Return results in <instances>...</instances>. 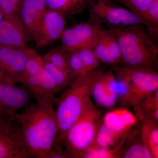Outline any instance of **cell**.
Segmentation results:
<instances>
[{
  "label": "cell",
  "instance_id": "cell-1",
  "mask_svg": "<svg viewBox=\"0 0 158 158\" xmlns=\"http://www.w3.org/2000/svg\"><path fill=\"white\" fill-rule=\"evenodd\" d=\"M53 104H30L13 113L19 125L29 158H51L59 127Z\"/></svg>",
  "mask_w": 158,
  "mask_h": 158
},
{
  "label": "cell",
  "instance_id": "cell-34",
  "mask_svg": "<svg viewBox=\"0 0 158 158\" xmlns=\"http://www.w3.org/2000/svg\"><path fill=\"white\" fill-rule=\"evenodd\" d=\"M0 80H1V81H3L5 82H6V83H7V82H6V80H5V78H4V76H3V75L2 74V73H1V72H0Z\"/></svg>",
  "mask_w": 158,
  "mask_h": 158
},
{
  "label": "cell",
  "instance_id": "cell-11",
  "mask_svg": "<svg viewBox=\"0 0 158 158\" xmlns=\"http://www.w3.org/2000/svg\"><path fill=\"white\" fill-rule=\"evenodd\" d=\"M65 19L58 11L48 9L34 38L36 47L39 49L44 48L60 39L65 29Z\"/></svg>",
  "mask_w": 158,
  "mask_h": 158
},
{
  "label": "cell",
  "instance_id": "cell-12",
  "mask_svg": "<svg viewBox=\"0 0 158 158\" xmlns=\"http://www.w3.org/2000/svg\"><path fill=\"white\" fill-rule=\"evenodd\" d=\"M29 35L19 16H5L0 20V47L24 48Z\"/></svg>",
  "mask_w": 158,
  "mask_h": 158
},
{
  "label": "cell",
  "instance_id": "cell-29",
  "mask_svg": "<svg viewBox=\"0 0 158 158\" xmlns=\"http://www.w3.org/2000/svg\"><path fill=\"white\" fill-rule=\"evenodd\" d=\"M68 65L69 72L74 77L87 73L77 51L67 53Z\"/></svg>",
  "mask_w": 158,
  "mask_h": 158
},
{
  "label": "cell",
  "instance_id": "cell-6",
  "mask_svg": "<svg viewBox=\"0 0 158 158\" xmlns=\"http://www.w3.org/2000/svg\"><path fill=\"white\" fill-rule=\"evenodd\" d=\"M19 125L13 113H0V158H28Z\"/></svg>",
  "mask_w": 158,
  "mask_h": 158
},
{
  "label": "cell",
  "instance_id": "cell-14",
  "mask_svg": "<svg viewBox=\"0 0 158 158\" xmlns=\"http://www.w3.org/2000/svg\"><path fill=\"white\" fill-rule=\"evenodd\" d=\"M47 9L45 0H26L21 5L20 18L29 35L33 38L39 30Z\"/></svg>",
  "mask_w": 158,
  "mask_h": 158
},
{
  "label": "cell",
  "instance_id": "cell-15",
  "mask_svg": "<svg viewBox=\"0 0 158 158\" xmlns=\"http://www.w3.org/2000/svg\"><path fill=\"white\" fill-rule=\"evenodd\" d=\"M31 93L0 80V104L10 113H17L30 104Z\"/></svg>",
  "mask_w": 158,
  "mask_h": 158
},
{
  "label": "cell",
  "instance_id": "cell-28",
  "mask_svg": "<svg viewBox=\"0 0 158 158\" xmlns=\"http://www.w3.org/2000/svg\"><path fill=\"white\" fill-rule=\"evenodd\" d=\"M93 46L86 47L77 51L87 72L100 69L101 63L94 52Z\"/></svg>",
  "mask_w": 158,
  "mask_h": 158
},
{
  "label": "cell",
  "instance_id": "cell-20",
  "mask_svg": "<svg viewBox=\"0 0 158 158\" xmlns=\"http://www.w3.org/2000/svg\"><path fill=\"white\" fill-rule=\"evenodd\" d=\"M141 137L153 158H158V125L150 120L139 121Z\"/></svg>",
  "mask_w": 158,
  "mask_h": 158
},
{
  "label": "cell",
  "instance_id": "cell-3",
  "mask_svg": "<svg viewBox=\"0 0 158 158\" xmlns=\"http://www.w3.org/2000/svg\"><path fill=\"white\" fill-rule=\"evenodd\" d=\"M113 31L120 48V65L157 71L158 45L149 36L144 25H132Z\"/></svg>",
  "mask_w": 158,
  "mask_h": 158
},
{
  "label": "cell",
  "instance_id": "cell-8",
  "mask_svg": "<svg viewBox=\"0 0 158 158\" xmlns=\"http://www.w3.org/2000/svg\"><path fill=\"white\" fill-rule=\"evenodd\" d=\"M100 26L88 20L65 29L59 39L62 43L61 47L69 53L93 46Z\"/></svg>",
  "mask_w": 158,
  "mask_h": 158
},
{
  "label": "cell",
  "instance_id": "cell-19",
  "mask_svg": "<svg viewBox=\"0 0 158 158\" xmlns=\"http://www.w3.org/2000/svg\"><path fill=\"white\" fill-rule=\"evenodd\" d=\"M48 9L61 13L65 18L81 14L88 7V0H45Z\"/></svg>",
  "mask_w": 158,
  "mask_h": 158
},
{
  "label": "cell",
  "instance_id": "cell-33",
  "mask_svg": "<svg viewBox=\"0 0 158 158\" xmlns=\"http://www.w3.org/2000/svg\"><path fill=\"white\" fill-rule=\"evenodd\" d=\"M4 17H5V14L3 12L2 10L0 8V20L2 19Z\"/></svg>",
  "mask_w": 158,
  "mask_h": 158
},
{
  "label": "cell",
  "instance_id": "cell-16",
  "mask_svg": "<svg viewBox=\"0 0 158 158\" xmlns=\"http://www.w3.org/2000/svg\"><path fill=\"white\" fill-rule=\"evenodd\" d=\"M119 158H153L141 137L139 123L125 137Z\"/></svg>",
  "mask_w": 158,
  "mask_h": 158
},
{
  "label": "cell",
  "instance_id": "cell-17",
  "mask_svg": "<svg viewBox=\"0 0 158 158\" xmlns=\"http://www.w3.org/2000/svg\"><path fill=\"white\" fill-rule=\"evenodd\" d=\"M103 72L101 70L94 81L91 98H92L94 103L98 108L109 110L115 107L117 104V97L107 89L104 81Z\"/></svg>",
  "mask_w": 158,
  "mask_h": 158
},
{
  "label": "cell",
  "instance_id": "cell-32",
  "mask_svg": "<svg viewBox=\"0 0 158 158\" xmlns=\"http://www.w3.org/2000/svg\"><path fill=\"white\" fill-rule=\"evenodd\" d=\"M9 113L8 111H7L2 106L1 104H0V113Z\"/></svg>",
  "mask_w": 158,
  "mask_h": 158
},
{
  "label": "cell",
  "instance_id": "cell-35",
  "mask_svg": "<svg viewBox=\"0 0 158 158\" xmlns=\"http://www.w3.org/2000/svg\"><path fill=\"white\" fill-rule=\"evenodd\" d=\"M25 1H26V0H21V5L22 3L23 2H24Z\"/></svg>",
  "mask_w": 158,
  "mask_h": 158
},
{
  "label": "cell",
  "instance_id": "cell-27",
  "mask_svg": "<svg viewBox=\"0 0 158 158\" xmlns=\"http://www.w3.org/2000/svg\"><path fill=\"white\" fill-rule=\"evenodd\" d=\"M122 145L114 148H104L92 146L83 154L81 158H119Z\"/></svg>",
  "mask_w": 158,
  "mask_h": 158
},
{
  "label": "cell",
  "instance_id": "cell-31",
  "mask_svg": "<svg viewBox=\"0 0 158 158\" xmlns=\"http://www.w3.org/2000/svg\"><path fill=\"white\" fill-rule=\"evenodd\" d=\"M21 0H0V8L5 16H19Z\"/></svg>",
  "mask_w": 158,
  "mask_h": 158
},
{
  "label": "cell",
  "instance_id": "cell-22",
  "mask_svg": "<svg viewBox=\"0 0 158 158\" xmlns=\"http://www.w3.org/2000/svg\"><path fill=\"white\" fill-rule=\"evenodd\" d=\"M93 50L100 63L112 66L117 65L104 38L98 29L97 35L93 46Z\"/></svg>",
  "mask_w": 158,
  "mask_h": 158
},
{
  "label": "cell",
  "instance_id": "cell-2",
  "mask_svg": "<svg viewBox=\"0 0 158 158\" xmlns=\"http://www.w3.org/2000/svg\"><path fill=\"white\" fill-rule=\"evenodd\" d=\"M100 71V69L76 77L60 97L56 99L55 113L59 133L55 150L62 149L65 134L81 116L91 99L94 83Z\"/></svg>",
  "mask_w": 158,
  "mask_h": 158
},
{
  "label": "cell",
  "instance_id": "cell-18",
  "mask_svg": "<svg viewBox=\"0 0 158 158\" xmlns=\"http://www.w3.org/2000/svg\"><path fill=\"white\" fill-rule=\"evenodd\" d=\"M138 120L158 123V90L142 98L132 107Z\"/></svg>",
  "mask_w": 158,
  "mask_h": 158
},
{
  "label": "cell",
  "instance_id": "cell-25",
  "mask_svg": "<svg viewBox=\"0 0 158 158\" xmlns=\"http://www.w3.org/2000/svg\"><path fill=\"white\" fill-rule=\"evenodd\" d=\"M42 58L44 61L50 62L56 67L70 74L68 68V54L61 47L55 48L49 51Z\"/></svg>",
  "mask_w": 158,
  "mask_h": 158
},
{
  "label": "cell",
  "instance_id": "cell-7",
  "mask_svg": "<svg viewBox=\"0 0 158 158\" xmlns=\"http://www.w3.org/2000/svg\"><path fill=\"white\" fill-rule=\"evenodd\" d=\"M113 71L127 80L132 99V107L142 98L158 90L157 71L141 68H130L120 65L111 67Z\"/></svg>",
  "mask_w": 158,
  "mask_h": 158
},
{
  "label": "cell",
  "instance_id": "cell-5",
  "mask_svg": "<svg viewBox=\"0 0 158 158\" xmlns=\"http://www.w3.org/2000/svg\"><path fill=\"white\" fill-rule=\"evenodd\" d=\"M88 20L117 30L135 24L145 26L144 20L112 0H88Z\"/></svg>",
  "mask_w": 158,
  "mask_h": 158
},
{
  "label": "cell",
  "instance_id": "cell-26",
  "mask_svg": "<svg viewBox=\"0 0 158 158\" xmlns=\"http://www.w3.org/2000/svg\"><path fill=\"white\" fill-rule=\"evenodd\" d=\"M144 20L145 14L154 0H112ZM145 22V21H144Z\"/></svg>",
  "mask_w": 158,
  "mask_h": 158
},
{
  "label": "cell",
  "instance_id": "cell-30",
  "mask_svg": "<svg viewBox=\"0 0 158 158\" xmlns=\"http://www.w3.org/2000/svg\"><path fill=\"white\" fill-rule=\"evenodd\" d=\"M147 28L158 29V0H154L144 17Z\"/></svg>",
  "mask_w": 158,
  "mask_h": 158
},
{
  "label": "cell",
  "instance_id": "cell-4",
  "mask_svg": "<svg viewBox=\"0 0 158 158\" xmlns=\"http://www.w3.org/2000/svg\"><path fill=\"white\" fill-rule=\"evenodd\" d=\"M102 118L100 111L90 100L81 116L64 137L63 147L71 158H82L84 152L93 146Z\"/></svg>",
  "mask_w": 158,
  "mask_h": 158
},
{
  "label": "cell",
  "instance_id": "cell-24",
  "mask_svg": "<svg viewBox=\"0 0 158 158\" xmlns=\"http://www.w3.org/2000/svg\"><path fill=\"white\" fill-rule=\"evenodd\" d=\"M99 30L110 49V52L115 60L117 65H120L121 62V52L118 40L114 31L107 28L103 26L100 25Z\"/></svg>",
  "mask_w": 158,
  "mask_h": 158
},
{
  "label": "cell",
  "instance_id": "cell-13",
  "mask_svg": "<svg viewBox=\"0 0 158 158\" xmlns=\"http://www.w3.org/2000/svg\"><path fill=\"white\" fill-rule=\"evenodd\" d=\"M102 122L109 129L124 136L135 127L139 121L129 108L118 106L108 110L102 117Z\"/></svg>",
  "mask_w": 158,
  "mask_h": 158
},
{
  "label": "cell",
  "instance_id": "cell-10",
  "mask_svg": "<svg viewBox=\"0 0 158 158\" xmlns=\"http://www.w3.org/2000/svg\"><path fill=\"white\" fill-rule=\"evenodd\" d=\"M27 59L25 47L16 48L0 47V72L7 83L12 85L19 83Z\"/></svg>",
  "mask_w": 158,
  "mask_h": 158
},
{
  "label": "cell",
  "instance_id": "cell-23",
  "mask_svg": "<svg viewBox=\"0 0 158 158\" xmlns=\"http://www.w3.org/2000/svg\"><path fill=\"white\" fill-rule=\"evenodd\" d=\"M44 62L45 69L54 80L58 92L64 90L71 85L75 78L68 72L56 67L50 62Z\"/></svg>",
  "mask_w": 158,
  "mask_h": 158
},
{
  "label": "cell",
  "instance_id": "cell-9",
  "mask_svg": "<svg viewBox=\"0 0 158 158\" xmlns=\"http://www.w3.org/2000/svg\"><path fill=\"white\" fill-rule=\"evenodd\" d=\"M19 83L25 85L37 102L53 104L55 95L58 93L52 78L44 68L30 75L22 76Z\"/></svg>",
  "mask_w": 158,
  "mask_h": 158
},
{
  "label": "cell",
  "instance_id": "cell-21",
  "mask_svg": "<svg viewBox=\"0 0 158 158\" xmlns=\"http://www.w3.org/2000/svg\"><path fill=\"white\" fill-rule=\"evenodd\" d=\"M123 136L111 131L102 123L97 133L93 146L104 148H114L123 144Z\"/></svg>",
  "mask_w": 158,
  "mask_h": 158
}]
</instances>
